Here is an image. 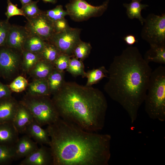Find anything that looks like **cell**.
<instances>
[{
    "label": "cell",
    "mask_w": 165,
    "mask_h": 165,
    "mask_svg": "<svg viewBox=\"0 0 165 165\" xmlns=\"http://www.w3.org/2000/svg\"><path fill=\"white\" fill-rule=\"evenodd\" d=\"M92 48L90 43L81 40L74 48L72 57L82 61L88 56Z\"/></svg>",
    "instance_id": "obj_27"
},
{
    "label": "cell",
    "mask_w": 165,
    "mask_h": 165,
    "mask_svg": "<svg viewBox=\"0 0 165 165\" xmlns=\"http://www.w3.org/2000/svg\"><path fill=\"white\" fill-rule=\"evenodd\" d=\"M66 70L75 77L81 76L83 78L85 77L86 72L82 61L76 58L73 57L70 59Z\"/></svg>",
    "instance_id": "obj_29"
},
{
    "label": "cell",
    "mask_w": 165,
    "mask_h": 165,
    "mask_svg": "<svg viewBox=\"0 0 165 165\" xmlns=\"http://www.w3.org/2000/svg\"><path fill=\"white\" fill-rule=\"evenodd\" d=\"M48 17L53 22L58 20L65 18L68 13L66 10H64L61 5L57 6L55 8L45 11Z\"/></svg>",
    "instance_id": "obj_31"
},
{
    "label": "cell",
    "mask_w": 165,
    "mask_h": 165,
    "mask_svg": "<svg viewBox=\"0 0 165 165\" xmlns=\"http://www.w3.org/2000/svg\"><path fill=\"white\" fill-rule=\"evenodd\" d=\"M145 110L153 120H165V67L160 66L152 71L144 101Z\"/></svg>",
    "instance_id": "obj_4"
},
{
    "label": "cell",
    "mask_w": 165,
    "mask_h": 165,
    "mask_svg": "<svg viewBox=\"0 0 165 165\" xmlns=\"http://www.w3.org/2000/svg\"><path fill=\"white\" fill-rule=\"evenodd\" d=\"M53 165H108L111 135L86 131L60 117L46 128Z\"/></svg>",
    "instance_id": "obj_1"
},
{
    "label": "cell",
    "mask_w": 165,
    "mask_h": 165,
    "mask_svg": "<svg viewBox=\"0 0 165 165\" xmlns=\"http://www.w3.org/2000/svg\"><path fill=\"white\" fill-rule=\"evenodd\" d=\"M109 2L107 0L101 5L95 6L85 0H70L65 7L68 15L73 20L79 21L101 16L107 9Z\"/></svg>",
    "instance_id": "obj_7"
},
{
    "label": "cell",
    "mask_w": 165,
    "mask_h": 165,
    "mask_svg": "<svg viewBox=\"0 0 165 165\" xmlns=\"http://www.w3.org/2000/svg\"><path fill=\"white\" fill-rule=\"evenodd\" d=\"M21 68L24 72H28L39 60L42 59L40 53L23 50Z\"/></svg>",
    "instance_id": "obj_25"
},
{
    "label": "cell",
    "mask_w": 165,
    "mask_h": 165,
    "mask_svg": "<svg viewBox=\"0 0 165 165\" xmlns=\"http://www.w3.org/2000/svg\"><path fill=\"white\" fill-rule=\"evenodd\" d=\"M19 104L12 96L0 99V124L12 122Z\"/></svg>",
    "instance_id": "obj_15"
},
{
    "label": "cell",
    "mask_w": 165,
    "mask_h": 165,
    "mask_svg": "<svg viewBox=\"0 0 165 165\" xmlns=\"http://www.w3.org/2000/svg\"><path fill=\"white\" fill-rule=\"evenodd\" d=\"M46 42L39 36L30 33L24 43L23 50L40 53Z\"/></svg>",
    "instance_id": "obj_23"
},
{
    "label": "cell",
    "mask_w": 165,
    "mask_h": 165,
    "mask_svg": "<svg viewBox=\"0 0 165 165\" xmlns=\"http://www.w3.org/2000/svg\"><path fill=\"white\" fill-rule=\"evenodd\" d=\"M14 160L27 156L38 148V144L26 134L19 138L14 145Z\"/></svg>",
    "instance_id": "obj_14"
},
{
    "label": "cell",
    "mask_w": 165,
    "mask_h": 165,
    "mask_svg": "<svg viewBox=\"0 0 165 165\" xmlns=\"http://www.w3.org/2000/svg\"><path fill=\"white\" fill-rule=\"evenodd\" d=\"M27 94L32 96H50L51 95L47 79H35L28 84Z\"/></svg>",
    "instance_id": "obj_19"
},
{
    "label": "cell",
    "mask_w": 165,
    "mask_h": 165,
    "mask_svg": "<svg viewBox=\"0 0 165 165\" xmlns=\"http://www.w3.org/2000/svg\"><path fill=\"white\" fill-rule=\"evenodd\" d=\"M47 80L50 93L53 95L60 90L65 82L64 71H60L54 68Z\"/></svg>",
    "instance_id": "obj_21"
},
{
    "label": "cell",
    "mask_w": 165,
    "mask_h": 165,
    "mask_svg": "<svg viewBox=\"0 0 165 165\" xmlns=\"http://www.w3.org/2000/svg\"><path fill=\"white\" fill-rule=\"evenodd\" d=\"M71 57L61 53L53 63L54 68L60 71H64L68 68Z\"/></svg>",
    "instance_id": "obj_34"
},
{
    "label": "cell",
    "mask_w": 165,
    "mask_h": 165,
    "mask_svg": "<svg viewBox=\"0 0 165 165\" xmlns=\"http://www.w3.org/2000/svg\"><path fill=\"white\" fill-rule=\"evenodd\" d=\"M28 84V81L25 78L19 76L14 79L9 86L12 91L19 93L24 91Z\"/></svg>",
    "instance_id": "obj_32"
},
{
    "label": "cell",
    "mask_w": 165,
    "mask_h": 165,
    "mask_svg": "<svg viewBox=\"0 0 165 165\" xmlns=\"http://www.w3.org/2000/svg\"><path fill=\"white\" fill-rule=\"evenodd\" d=\"M150 47L145 53L144 58L148 63L153 62L165 64V46L150 45Z\"/></svg>",
    "instance_id": "obj_22"
},
{
    "label": "cell",
    "mask_w": 165,
    "mask_h": 165,
    "mask_svg": "<svg viewBox=\"0 0 165 165\" xmlns=\"http://www.w3.org/2000/svg\"><path fill=\"white\" fill-rule=\"evenodd\" d=\"M12 92L9 86L0 82V99L11 96Z\"/></svg>",
    "instance_id": "obj_37"
},
{
    "label": "cell",
    "mask_w": 165,
    "mask_h": 165,
    "mask_svg": "<svg viewBox=\"0 0 165 165\" xmlns=\"http://www.w3.org/2000/svg\"><path fill=\"white\" fill-rule=\"evenodd\" d=\"M20 165H53V158L50 147L41 145L20 162Z\"/></svg>",
    "instance_id": "obj_11"
},
{
    "label": "cell",
    "mask_w": 165,
    "mask_h": 165,
    "mask_svg": "<svg viewBox=\"0 0 165 165\" xmlns=\"http://www.w3.org/2000/svg\"><path fill=\"white\" fill-rule=\"evenodd\" d=\"M14 146L0 145V165L11 164L14 160Z\"/></svg>",
    "instance_id": "obj_28"
},
{
    "label": "cell",
    "mask_w": 165,
    "mask_h": 165,
    "mask_svg": "<svg viewBox=\"0 0 165 165\" xmlns=\"http://www.w3.org/2000/svg\"><path fill=\"white\" fill-rule=\"evenodd\" d=\"M7 6L6 11L5 14L6 16V20H9L12 17L17 15L22 16H25L21 9L18 8L16 5L13 4L10 0H6Z\"/></svg>",
    "instance_id": "obj_35"
},
{
    "label": "cell",
    "mask_w": 165,
    "mask_h": 165,
    "mask_svg": "<svg viewBox=\"0 0 165 165\" xmlns=\"http://www.w3.org/2000/svg\"><path fill=\"white\" fill-rule=\"evenodd\" d=\"M28 108L20 102L12 123L19 134H24L27 126L34 120Z\"/></svg>",
    "instance_id": "obj_13"
},
{
    "label": "cell",
    "mask_w": 165,
    "mask_h": 165,
    "mask_svg": "<svg viewBox=\"0 0 165 165\" xmlns=\"http://www.w3.org/2000/svg\"><path fill=\"white\" fill-rule=\"evenodd\" d=\"M123 40L127 44L130 46H132L138 42L135 36L132 34L126 35L124 37Z\"/></svg>",
    "instance_id": "obj_38"
},
{
    "label": "cell",
    "mask_w": 165,
    "mask_h": 165,
    "mask_svg": "<svg viewBox=\"0 0 165 165\" xmlns=\"http://www.w3.org/2000/svg\"><path fill=\"white\" fill-rule=\"evenodd\" d=\"M80 29L71 27L54 33L48 42L55 46L61 53L72 56L75 46L81 40Z\"/></svg>",
    "instance_id": "obj_9"
},
{
    "label": "cell",
    "mask_w": 165,
    "mask_h": 165,
    "mask_svg": "<svg viewBox=\"0 0 165 165\" xmlns=\"http://www.w3.org/2000/svg\"><path fill=\"white\" fill-rule=\"evenodd\" d=\"M141 33L150 45L165 46V13L149 14L145 19Z\"/></svg>",
    "instance_id": "obj_6"
},
{
    "label": "cell",
    "mask_w": 165,
    "mask_h": 165,
    "mask_svg": "<svg viewBox=\"0 0 165 165\" xmlns=\"http://www.w3.org/2000/svg\"><path fill=\"white\" fill-rule=\"evenodd\" d=\"M55 33L64 31L70 27L65 18L53 22Z\"/></svg>",
    "instance_id": "obj_36"
},
{
    "label": "cell",
    "mask_w": 165,
    "mask_h": 165,
    "mask_svg": "<svg viewBox=\"0 0 165 165\" xmlns=\"http://www.w3.org/2000/svg\"><path fill=\"white\" fill-rule=\"evenodd\" d=\"M40 53L42 59L53 64L61 53L55 46L47 42L43 49Z\"/></svg>",
    "instance_id": "obj_26"
},
{
    "label": "cell",
    "mask_w": 165,
    "mask_h": 165,
    "mask_svg": "<svg viewBox=\"0 0 165 165\" xmlns=\"http://www.w3.org/2000/svg\"><path fill=\"white\" fill-rule=\"evenodd\" d=\"M22 52L6 46L0 47V77L12 79L21 68Z\"/></svg>",
    "instance_id": "obj_8"
},
{
    "label": "cell",
    "mask_w": 165,
    "mask_h": 165,
    "mask_svg": "<svg viewBox=\"0 0 165 165\" xmlns=\"http://www.w3.org/2000/svg\"><path fill=\"white\" fill-rule=\"evenodd\" d=\"M53 64L43 59L38 61L28 72L34 79H47L54 68Z\"/></svg>",
    "instance_id": "obj_18"
},
{
    "label": "cell",
    "mask_w": 165,
    "mask_h": 165,
    "mask_svg": "<svg viewBox=\"0 0 165 165\" xmlns=\"http://www.w3.org/2000/svg\"><path fill=\"white\" fill-rule=\"evenodd\" d=\"M25 133L41 145H50V139L46 129H43L35 119L27 126Z\"/></svg>",
    "instance_id": "obj_16"
},
{
    "label": "cell",
    "mask_w": 165,
    "mask_h": 165,
    "mask_svg": "<svg viewBox=\"0 0 165 165\" xmlns=\"http://www.w3.org/2000/svg\"><path fill=\"white\" fill-rule=\"evenodd\" d=\"M20 102L28 108L35 120L42 127L52 124L60 118L50 96L27 94Z\"/></svg>",
    "instance_id": "obj_5"
},
{
    "label": "cell",
    "mask_w": 165,
    "mask_h": 165,
    "mask_svg": "<svg viewBox=\"0 0 165 165\" xmlns=\"http://www.w3.org/2000/svg\"><path fill=\"white\" fill-rule=\"evenodd\" d=\"M108 71L105 66H101L96 69H93L86 72L85 77L87 78L86 86H92L104 78L108 77Z\"/></svg>",
    "instance_id": "obj_24"
},
{
    "label": "cell",
    "mask_w": 165,
    "mask_h": 165,
    "mask_svg": "<svg viewBox=\"0 0 165 165\" xmlns=\"http://www.w3.org/2000/svg\"><path fill=\"white\" fill-rule=\"evenodd\" d=\"M142 0H131L129 3H124L123 6L126 9V13L129 19H137L143 25L145 19L141 15L142 9H145L148 6L146 4H142L141 2Z\"/></svg>",
    "instance_id": "obj_20"
},
{
    "label": "cell",
    "mask_w": 165,
    "mask_h": 165,
    "mask_svg": "<svg viewBox=\"0 0 165 165\" xmlns=\"http://www.w3.org/2000/svg\"><path fill=\"white\" fill-rule=\"evenodd\" d=\"M52 99L61 118L88 131L103 128L108 105L99 89L65 81Z\"/></svg>",
    "instance_id": "obj_3"
},
{
    "label": "cell",
    "mask_w": 165,
    "mask_h": 165,
    "mask_svg": "<svg viewBox=\"0 0 165 165\" xmlns=\"http://www.w3.org/2000/svg\"><path fill=\"white\" fill-rule=\"evenodd\" d=\"M29 33L25 26L11 24L6 46L22 52L24 43Z\"/></svg>",
    "instance_id": "obj_12"
},
{
    "label": "cell",
    "mask_w": 165,
    "mask_h": 165,
    "mask_svg": "<svg viewBox=\"0 0 165 165\" xmlns=\"http://www.w3.org/2000/svg\"><path fill=\"white\" fill-rule=\"evenodd\" d=\"M11 25L9 20H0V47L6 46Z\"/></svg>",
    "instance_id": "obj_33"
},
{
    "label": "cell",
    "mask_w": 165,
    "mask_h": 165,
    "mask_svg": "<svg viewBox=\"0 0 165 165\" xmlns=\"http://www.w3.org/2000/svg\"><path fill=\"white\" fill-rule=\"evenodd\" d=\"M38 1H32L31 2L22 6L21 8L27 19L35 17L42 13L44 11L39 9L37 3Z\"/></svg>",
    "instance_id": "obj_30"
},
{
    "label": "cell",
    "mask_w": 165,
    "mask_h": 165,
    "mask_svg": "<svg viewBox=\"0 0 165 165\" xmlns=\"http://www.w3.org/2000/svg\"><path fill=\"white\" fill-rule=\"evenodd\" d=\"M19 135L12 122L0 124V145L14 146L19 138Z\"/></svg>",
    "instance_id": "obj_17"
},
{
    "label": "cell",
    "mask_w": 165,
    "mask_h": 165,
    "mask_svg": "<svg viewBox=\"0 0 165 165\" xmlns=\"http://www.w3.org/2000/svg\"><path fill=\"white\" fill-rule=\"evenodd\" d=\"M108 71L104 91L126 111L133 123L144 102L152 69L138 49L131 46L114 57Z\"/></svg>",
    "instance_id": "obj_2"
},
{
    "label": "cell",
    "mask_w": 165,
    "mask_h": 165,
    "mask_svg": "<svg viewBox=\"0 0 165 165\" xmlns=\"http://www.w3.org/2000/svg\"><path fill=\"white\" fill-rule=\"evenodd\" d=\"M22 6L28 4L32 1V0H19Z\"/></svg>",
    "instance_id": "obj_39"
},
{
    "label": "cell",
    "mask_w": 165,
    "mask_h": 165,
    "mask_svg": "<svg viewBox=\"0 0 165 165\" xmlns=\"http://www.w3.org/2000/svg\"><path fill=\"white\" fill-rule=\"evenodd\" d=\"M27 20L25 26L29 32L48 42L55 33L53 22L46 16L45 11L37 16Z\"/></svg>",
    "instance_id": "obj_10"
},
{
    "label": "cell",
    "mask_w": 165,
    "mask_h": 165,
    "mask_svg": "<svg viewBox=\"0 0 165 165\" xmlns=\"http://www.w3.org/2000/svg\"><path fill=\"white\" fill-rule=\"evenodd\" d=\"M44 2H49L52 4H55L57 2V0H42Z\"/></svg>",
    "instance_id": "obj_40"
}]
</instances>
